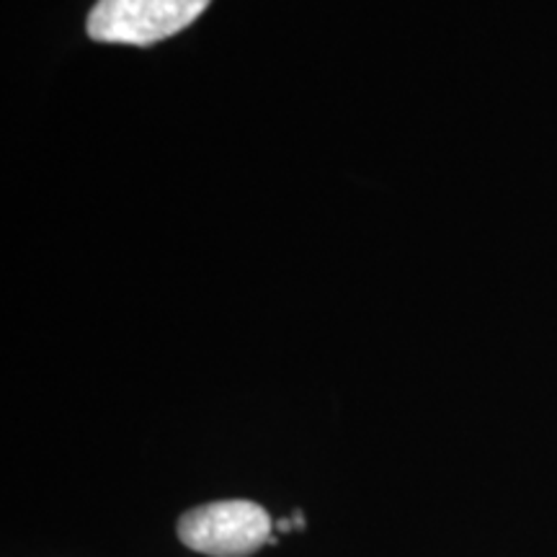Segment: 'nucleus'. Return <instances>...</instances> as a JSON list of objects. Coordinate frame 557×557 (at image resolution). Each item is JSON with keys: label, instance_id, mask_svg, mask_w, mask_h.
<instances>
[{"label": "nucleus", "instance_id": "nucleus-1", "mask_svg": "<svg viewBox=\"0 0 557 557\" xmlns=\"http://www.w3.org/2000/svg\"><path fill=\"white\" fill-rule=\"evenodd\" d=\"M212 0H99L88 13V37L107 45L148 47L191 26Z\"/></svg>", "mask_w": 557, "mask_h": 557}, {"label": "nucleus", "instance_id": "nucleus-2", "mask_svg": "<svg viewBox=\"0 0 557 557\" xmlns=\"http://www.w3.org/2000/svg\"><path fill=\"white\" fill-rule=\"evenodd\" d=\"M178 540L209 557H248L271 542V517L253 500H218L186 511Z\"/></svg>", "mask_w": 557, "mask_h": 557}]
</instances>
